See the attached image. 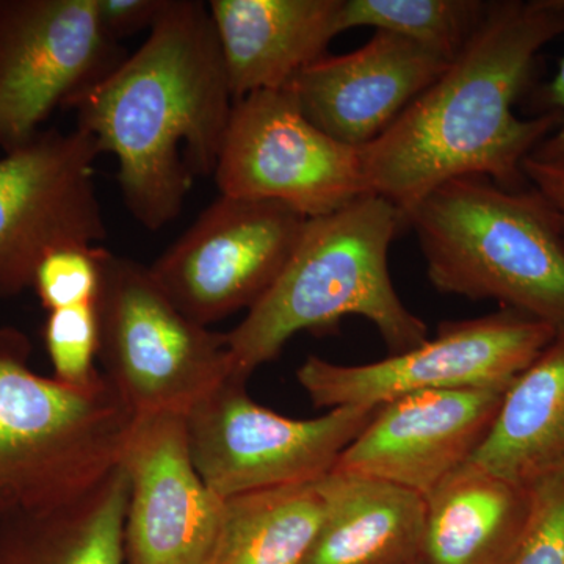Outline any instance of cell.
<instances>
[{
    "label": "cell",
    "instance_id": "1",
    "mask_svg": "<svg viewBox=\"0 0 564 564\" xmlns=\"http://www.w3.org/2000/svg\"><path fill=\"white\" fill-rule=\"evenodd\" d=\"M564 35V0L489 2L480 28L444 73L372 143L361 148L370 195L402 221L444 182L484 176L508 191L529 187L524 162L560 115L516 117L536 55Z\"/></svg>",
    "mask_w": 564,
    "mask_h": 564
},
{
    "label": "cell",
    "instance_id": "2",
    "mask_svg": "<svg viewBox=\"0 0 564 564\" xmlns=\"http://www.w3.org/2000/svg\"><path fill=\"white\" fill-rule=\"evenodd\" d=\"M234 96L209 7L166 0L135 54L68 107L77 129L117 158L126 206L158 231L193 182L217 169Z\"/></svg>",
    "mask_w": 564,
    "mask_h": 564
},
{
    "label": "cell",
    "instance_id": "3",
    "mask_svg": "<svg viewBox=\"0 0 564 564\" xmlns=\"http://www.w3.org/2000/svg\"><path fill=\"white\" fill-rule=\"evenodd\" d=\"M400 228L399 210L370 193L307 220L272 289L226 333L234 375L248 380L296 334L334 332L347 315L372 323L389 355L429 340L425 322L408 310L389 272V248Z\"/></svg>",
    "mask_w": 564,
    "mask_h": 564
},
{
    "label": "cell",
    "instance_id": "4",
    "mask_svg": "<svg viewBox=\"0 0 564 564\" xmlns=\"http://www.w3.org/2000/svg\"><path fill=\"white\" fill-rule=\"evenodd\" d=\"M403 226L437 291L564 329V229L532 185L508 191L489 177H456L415 204Z\"/></svg>",
    "mask_w": 564,
    "mask_h": 564
},
{
    "label": "cell",
    "instance_id": "5",
    "mask_svg": "<svg viewBox=\"0 0 564 564\" xmlns=\"http://www.w3.org/2000/svg\"><path fill=\"white\" fill-rule=\"evenodd\" d=\"M29 356L24 333L0 328V527L98 484L137 421L101 372L73 388L33 372Z\"/></svg>",
    "mask_w": 564,
    "mask_h": 564
},
{
    "label": "cell",
    "instance_id": "6",
    "mask_svg": "<svg viewBox=\"0 0 564 564\" xmlns=\"http://www.w3.org/2000/svg\"><path fill=\"white\" fill-rule=\"evenodd\" d=\"M96 314L101 373L137 419L184 415L234 375L226 334L182 313L143 263L107 251Z\"/></svg>",
    "mask_w": 564,
    "mask_h": 564
},
{
    "label": "cell",
    "instance_id": "7",
    "mask_svg": "<svg viewBox=\"0 0 564 564\" xmlns=\"http://www.w3.org/2000/svg\"><path fill=\"white\" fill-rule=\"evenodd\" d=\"M247 381L232 375L184 414L193 464L223 500L318 480L378 410L344 406L315 419L285 417L254 402Z\"/></svg>",
    "mask_w": 564,
    "mask_h": 564
},
{
    "label": "cell",
    "instance_id": "8",
    "mask_svg": "<svg viewBox=\"0 0 564 564\" xmlns=\"http://www.w3.org/2000/svg\"><path fill=\"white\" fill-rule=\"evenodd\" d=\"M554 326L518 311L443 322L433 339L381 361L334 364L310 356L296 380L314 406H380L408 393L510 388L552 343Z\"/></svg>",
    "mask_w": 564,
    "mask_h": 564
},
{
    "label": "cell",
    "instance_id": "9",
    "mask_svg": "<svg viewBox=\"0 0 564 564\" xmlns=\"http://www.w3.org/2000/svg\"><path fill=\"white\" fill-rule=\"evenodd\" d=\"M214 176L221 195L284 204L307 220L369 195L361 150L318 129L285 90L234 102Z\"/></svg>",
    "mask_w": 564,
    "mask_h": 564
},
{
    "label": "cell",
    "instance_id": "10",
    "mask_svg": "<svg viewBox=\"0 0 564 564\" xmlns=\"http://www.w3.org/2000/svg\"><path fill=\"white\" fill-rule=\"evenodd\" d=\"M102 154L90 133H36L0 158V296L32 288L41 261L107 237L95 185Z\"/></svg>",
    "mask_w": 564,
    "mask_h": 564
},
{
    "label": "cell",
    "instance_id": "11",
    "mask_svg": "<svg viewBox=\"0 0 564 564\" xmlns=\"http://www.w3.org/2000/svg\"><path fill=\"white\" fill-rule=\"evenodd\" d=\"M306 223L284 204L221 195L150 270L182 313L209 326L272 289Z\"/></svg>",
    "mask_w": 564,
    "mask_h": 564
},
{
    "label": "cell",
    "instance_id": "12",
    "mask_svg": "<svg viewBox=\"0 0 564 564\" xmlns=\"http://www.w3.org/2000/svg\"><path fill=\"white\" fill-rule=\"evenodd\" d=\"M126 57L96 0H0V150L31 141Z\"/></svg>",
    "mask_w": 564,
    "mask_h": 564
},
{
    "label": "cell",
    "instance_id": "13",
    "mask_svg": "<svg viewBox=\"0 0 564 564\" xmlns=\"http://www.w3.org/2000/svg\"><path fill=\"white\" fill-rule=\"evenodd\" d=\"M126 564H207L225 500L193 464L184 415L139 417L126 445Z\"/></svg>",
    "mask_w": 564,
    "mask_h": 564
},
{
    "label": "cell",
    "instance_id": "14",
    "mask_svg": "<svg viewBox=\"0 0 564 564\" xmlns=\"http://www.w3.org/2000/svg\"><path fill=\"white\" fill-rule=\"evenodd\" d=\"M507 389L415 392L380 404L334 469L380 478L425 497L473 459Z\"/></svg>",
    "mask_w": 564,
    "mask_h": 564
},
{
    "label": "cell",
    "instance_id": "15",
    "mask_svg": "<svg viewBox=\"0 0 564 564\" xmlns=\"http://www.w3.org/2000/svg\"><path fill=\"white\" fill-rule=\"evenodd\" d=\"M448 63L395 33L375 31L358 50L323 55L282 90L307 120L352 148L367 147L433 84Z\"/></svg>",
    "mask_w": 564,
    "mask_h": 564
},
{
    "label": "cell",
    "instance_id": "16",
    "mask_svg": "<svg viewBox=\"0 0 564 564\" xmlns=\"http://www.w3.org/2000/svg\"><path fill=\"white\" fill-rule=\"evenodd\" d=\"M344 0H212L234 102L282 90L343 33Z\"/></svg>",
    "mask_w": 564,
    "mask_h": 564
},
{
    "label": "cell",
    "instance_id": "17",
    "mask_svg": "<svg viewBox=\"0 0 564 564\" xmlns=\"http://www.w3.org/2000/svg\"><path fill=\"white\" fill-rule=\"evenodd\" d=\"M426 564H513L532 524L534 491L474 462L425 497Z\"/></svg>",
    "mask_w": 564,
    "mask_h": 564
},
{
    "label": "cell",
    "instance_id": "18",
    "mask_svg": "<svg viewBox=\"0 0 564 564\" xmlns=\"http://www.w3.org/2000/svg\"><path fill=\"white\" fill-rule=\"evenodd\" d=\"M317 486L322 525L303 564H419L425 525L421 494L336 469Z\"/></svg>",
    "mask_w": 564,
    "mask_h": 564
},
{
    "label": "cell",
    "instance_id": "19",
    "mask_svg": "<svg viewBox=\"0 0 564 564\" xmlns=\"http://www.w3.org/2000/svg\"><path fill=\"white\" fill-rule=\"evenodd\" d=\"M470 462L532 491L564 477V329L507 389Z\"/></svg>",
    "mask_w": 564,
    "mask_h": 564
},
{
    "label": "cell",
    "instance_id": "20",
    "mask_svg": "<svg viewBox=\"0 0 564 564\" xmlns=\"http://www.w3.org/2000/svg\"><path fill=\"white\" fill-rule=\"evenodd\" d=\"M128 502L120 463L84 492L0 527V564H126Z\"/></svg>",
    "mask_w": 564,
    "mask_h": 564
},
{
    "label": "cell",
    "instance_id": "21",
    "mask_svg": "<svg viewBox=\"0 0 564 564\" xmlns=\"http://www.w3.org/2000/svg\"><path fill=\"white\" fill-rule=\"evenodd\" d=\"M322 519L317 480L229 497L207 564H303Z\"/></svg>",
    "mask_w": 564,
    "mask_h": 564
},
{
    "label": "cell",
    "instance_id": "22",
    "mask_svg": "<svg viewBox=\"0 0 564 564\" xmlns=\"http://www.w3.org/2000/svg\"><path fill=\"white\" fill-rule=\"evenodd\" d=\"M488 6L480 0H344L343 31L395 33L451 63L480 28Z\"/></svg>",
    "mask_w": 564,
    "mask_h": 564
},
{
    "label": "cell",
    "instance_id": "23",
    "mask_svg": "<svg viewBox=\"0 0 564 564\" xmlns=\"http://www.w3.org/2000/svg\"><path fill=\"white\" fill-rule=\"evenodd\" d=\"M44 343L55 380L73 388L90 384L101 372L95 366L99 348L96 304L52 311L44 326Z\"/></svg>",
    "mask_w": 564,
    "mask_h": 564
},
{
    "label": "cell",
    "instance_id": "24",
    "mask_svg": "<svg viewBox=\"0 0 564 564\" xmlns=\"http://www.w3.org/2000/svg\"><path fill=\"white\" fill-rule=\"evenodd\" d=\"M102 247H69L50 252L36 269L33 285L50 313L96 304L102 282Z\"/></svg>",
    "mask_w": 564,
    "mask_h": 564
},
{
    "label": "cell",
    "instance_id": "25",
    "mask_svg": "<svg viewBox=\"0 0 564 564\" xmlns=\"http://www.w3.org/2000/svg\"><path fill=\"white\" fill-rule=\"evenodd\" d=\"M533 491L532 524L513 564H564V477Z\"/></svg>",
    "mask_w": 564,
    "mask_h": 564
},
{
    "label": "cell",
    "instance_id": "26",
    "mask_svg": "<svg viewBox=\"0 0 564 564\" xmlns=\"http://www.w3.org/2000/svg\"><path fill=\"white\" fill-rule=\"evenodd\" d=\"M165 6L166 0H96L104 31L118 43L135 33L151 31Z\"/></svg>",
    "mask_w": 564,
    "mask_h": 564
},
{
    "label": "cell",
    "instance_id": "27",
    "mask_svg": "<svg viewBox=\"0 0 564 564\" xmlns=\"http://www.w3.org/2000/svg\"><path fill=\"white\" fill-rule=\"evenodd\" d=\"M544 99L551 110L560 115V121L555 131L534 150L530 159L544 165L564 169V55L554 79L545 87Z\"/></svg>",
    "mask_w": 564,
    "mask_h": 564
},
{
    "label": "cell",
    "instance_id": "28",
    "mask_svg": "<svg viewBox=\"0 0 564 564\" xmlns=\"http://www.w3.org/2000/svg\"><path fill=\"white\" fill-rule=\"evenodd\" d=\"M524 174L529 184L551 204L564 229V169L544 165L527 158Z\"/></svg>",
    "mask_w": 564,
    "mask_h": 564
}]
</instances>
